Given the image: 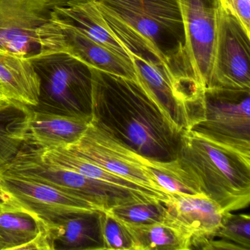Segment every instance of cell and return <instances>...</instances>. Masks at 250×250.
Returning <instances> with one entry per match:
<instances>
[{"label":"cell","mask_w":250,"mask_h":250,"mask_svg":"<svg viewBox=\"0 0 250 250\" xmlns=\"http://www.w3.org/2000/svg\"><path fill=\"white\" fill-rule=\"evenodd\" d=\"M147 41L169 63L181 96L201 87L185 52L184 23L178 0H95Z\"/></svg>","instance_id":"obj_2"},{"label":"cell","mask_w":250,"mask_h":250,"mask_svg":"<svg viewBox=\"0 0 250 250\" xmlns=\"http://www.w3.org/2000/svg\"><path fill=\"white\" fill-rule=\"evenodd\" d=\"M91 119V117L60 115L30 108L26 144L42 150L68 148L83 137Z\"/></svg>","instance_id":"obj_12"},{"label":"cell","mask_w":250,"mask_h":250,"mask_svg":"<svg viewBox=\"0 0 250 250\" xmlns=\"http://www.w3.org/2000/svg\"><path fill=\"white\" fill-rule=\"evenodd\" d=\"M35 149L39 153L41 159L49 165L68 169L87 178L99 180V181L147 194L164 202L169 200L154 191L140 187L131 181L93 163L69 149L61 148V147L46 149V150H42L36 147H35Z\"/></svg>","instance_id":"obj_18"},{"label":"cell","mask_w":250,"mask_h":250,"mask_svg":"<svg viewBox=\"0 0 250 250\" xmlns=\"http://www.w3.org/2000/svg\"><path fill=\"white\" fill-rule=\"evenodd\" d=\"M91 124L142 156L175 160L182 131L137 81L90 68Z\"/></svg>","instance_id":"obj_1"},{"label":"cell","mask_w":250,"mask_h":250,"mask_svg":"<svg viewBox=\"0 0 250 250\" xmlns=\"http://www.w3.org/2000/svg\"><path fill=\"white\" fill-rule=\"evenodd\" d=\"M46 229L33 213L0 200V250H43Z\"/></svg>","instance_id":"obj_15"},{"label":"cell","mask_w":250,"mask_h":250,"mask_svg":"<svg viewBox=\"0 0 250 250\" xmlns=\"http://www.w3.org/2000/svg\"><path fill=\"white\" fill-rule=\"evenodd\" d=\"M122 222L131 235L134 250H190L191 235L171 216L164 222L152 224Z\"/></svg>","instance_id":"obj_19"},{"label":"cell","mask_w":250,"mask_h":250,"mask_svg":"<svg viewBox=\"0 0 250 250\" xmlns=\"http://www.w3.org/2000/svg\"><path fill=\"white\" fill-rule=\"evenodd\" d=\"M40 78L39 104L35 110L72 116L91 117L90 67L62 52L30 59Z\"/></svg>","instance_id":"obj_5"},{"label":"cell","mask_w":250,"mask_h":250,"mask_svg":"<svg viewBox=\"0 0 250 250\" xmlns=\"http://www.w3.org/2000/svg\"><path fill=\"white\" fill-rule=\"evenodd\" d=\"M43 53L62 52L90 68L137 82L132 62L86 36L52 12L48 22L38 28Z\"/></svg>","instance_id":"obj_8"},{"label":"cell","mask_w":250,"mask_h":250,"mask_svg":"<svg viewBox=\"0 0 250 250\" xmlns=\"http://www.w3.org/2000/svg\"><path fill=\"white\" fill-rule=\"evenodd\" d=\"M102 229L106 250H134L132 239L125 225L108 211L102 213Z\"/></svg>","instance_id":"obj_25"},{"label":"cell","mask_w":250,"mask_h":250,"mask_svg":"<svg viewBox=\"0 0 250 250\" xmlns=\"http://www.w3.org/2000/svg\"><path fill=\"white\" fill-rule=\"evenodd\" d=\"M250 36L218 5L213 68L207 88L250 90Z\"/></svg>","instance_id":"obj_10"},{"label":"cell","mask_w":250,"mask_h":250,"mask_svg":"<svg viewBox=\"0 0 250 250\" xmlns=\"http://www.w3.org/2000/svg\"><path fill=\"white\" fill-rule=\"evenodd\" d=\"M38 28L0 27V51L28 59L43 55Z\"/></svg>","instance_id":"obj_22"},{"label":"cell","mask_w":250,"mask_h":250,"mask_svg":"<svg viewBox=\"0 0 250 250\" xmlns=\"http://www.w3.org/2000/svg\"><path fill=\"white\" fill-rule=\"evenodd\" d=\"M218 2L239 21L250 36V0H218Z\"/></svg>","instance_id":"obj_26"},{"label":"cell","mask_w":250,"mask_h":250,"mask_svg":"<svg viewBox=\"0 0 250 250\" xmlns=\"http://www.w3.org/2000/svg\"><path fill=\"white\" fill-rule=\"evenodd\" d=\"M165 204L172 219L189 233L191 240L212 238L226 213L204 194H172Z\"/></svg>","instance_id":"obj_14"},{"label":"cell","mask_w":250,"mask_h":250,"mask_svg":"<svg viewBox=\"0 0 250 250\" xmlns=\"http://www.w3.org/2000/svg\"><path fill=\"white\" fill-rule=\"evenodd\" d=\"M212 238H219L228 250H250V217L247 214L225 213L219 227Z\"/></svg>","instance_id":"obj_24"},{"label":"cell","mask_w":250,"mask_h":250,"mask_svg":"<svg viewBox=\"0 0 250 250\" xmlns=\"http://www.w3.org/2000/svg\"><path fill=\"white\" fill-rule=\"evenodd\" d=\"M195 178L202 192L225 213L250 203V157L184 131L177 158Z\"/></svg>","instance_id":"obj_3"},{"label":"cell","mask_w":250,"mask_h":250,"mask_svg":"<svg viewBox=\"0 0 250 250\" xmlns=\"http://www.w3.org/2000/svg\"><path fill=\"white\" fill-rule=\"evenodd\" d=\"M0 96H2V94H1V93H0ZM2 97H3V96H2Z\"/></svg>","instance_id":"obj_28"},{"label":"cell","mask_w":250,"mask_h":250,"mask_svg":"<svg viewBox=\"0 0 250 250\" xmlns=\"http://www.w3.org/2000/svg\"><path fill=\"white\" fill-rule=\"evenodd\" d=\"M68 0H0V27L38 28Z\"/></svg>","instance_id":"obj_20"},{"label":"cell","mask_w":250,"mask_h":250,"mask_svg":"<svg viewBox=\"0 0 250 250\" xmlns=\"http://www.w3.org/2000/svg\"><path fill=\"white\" fill-rule=\"evenodd\" d=\"M53 187L88 202L99 210L117 206L159 200L147 194L87 178L43 162L33 146L24 144L12 161L0 168Z\"/></svg>","instance_id":"obj_4"},{"label":"cell","mask_w":250,"mask_h":250,"mask_svg":"<svg viewBox=\"0 0 250 250\" xmlns=\"http://www.w3.org/2000/svg\"><path fill=\"white\" fill-rule=\"evenodd\" d=\"M10 102H11V101L8 100L2 96H0V108L6 106Z\"/></svg>","instance_id":"obj_27"},{"label":"cell","mask_w":250,"mask_h":250,"mask_svg":"<svg viewBox=\"0 0 250 250\" xmlns=\"http://www.w3.org/2000/svg\"><path fill=\"white\" fill-rule=\"evenodd\" d=\"M53 14L99 44L130 60L125 48L108 29L95 0H68L64 6L55 8Z\"/></svg>","instance_id":"obj_17"},{"label":"cell","mask_w":250,"mask_h":250,"mask_svg":"<svg viewBox=\"0 0 250 250\" xmlns=\"http://www.w3.org/2000/svg\"><path fill=\"white\" fill-rule=\"evenodd\" d=\"M184 23L185 52L196 82L209 85L216 38L218 0H178Z\"/></svg>","instance_id":"obj_11"},{"label":"cell","mask_w":250,"mask_h":250,"mask_svg":"<svg viewBox=\"0 0 250 250\" xmlns=\"http://www.w3.org/2000/svg\"><path fill=\"white\" fill-rule=\"evenodd\" d=\"M203 116L189 131L250 157V90L206 88Z\"/></svg>","instance_id":"obj_6"},{"label":"cell","mask_w":250,"mask_h":250,"mask_svg":"<svg viewBox=\"0 0 250 250\" xmlns=\"http://www.w3.org/2000/svg\"><path fill=\"white\" fill-rule=\"evenodd\" d=\"M102 210L73 213L46 226L47 250H106L102 229Z\"/></svg>","instance_id":"obj_13"},{"label":"cell","mask_w":250,"mask_h":250,"mask_svg":"<svg viewBox=\"0 0 250 250\" xmlns=\"http://www.w3.org/2000/svg\"><path fill=\"white\" fill-rule=\"evenodd\" d=\"M30 108L11 101L0 108V168L9 163L26 143Z\"/></svg>","instance_id":"obj_21"},{"label":"cell","mask_w":250,"mask_h":250,"mask_svg":"<svg viewBox=\"0 0 250 250\" xmlns=\"http://www.w3.org/2000/svg\"><path fill=\"white\" fill-rule=\"evenodd\" d=\"M68 149L140 187L166 198L172 196L161 188L152 174V168L156 167L159 161L139 154L91 122L80 140Z\"/></svg>","instance_id":"obj_7"},{"label":"cell","mask_w":250,"mask_h":250,"mask_svg":"<svg viewBox=\"0 0 250 250\" xmlns=\"http://www.w3.org/2000/svg\"><path fill=\"white\" fill-rule=\"evenodd\" d=\"M0 93L29 107L37 106L40 78L30 59L0 51Z\"/></svg>","instance_id":"obj_16"},{"label":"cell","mask_w":250,"mask_h":250,"mask_svg":"<svg viewBox=\"0 0 250 250\" xmlns=\"http://www.w3.org/2000/svg\"><path fill=\"white\" fill-rule=\"evenodd\" d=\"M0 200L33 213L46 226L73 213L99 210L83 199L5 170H0Z\"/></svg>","instance_id":"obj_9"},{"label":"cell","mask_w":250,"mask_h":250,"mask_svg":"<svg viewBox=\"0 0 250 250\" xmlns=\"http://www.w3.org/2000/svg\"><path fill=\"white\" fill-rule=\"evenodd\" d=\"M108 212L122 222L135 225L164 222L170 217L165 202L159 200L123 205Z\"/></svg>","instance_id":"obj_23"}]
</instances>
